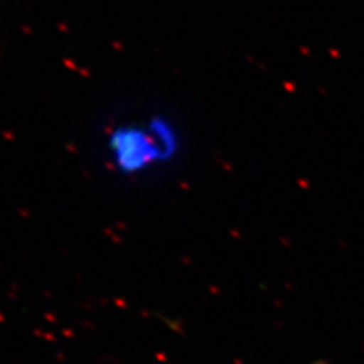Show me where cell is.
I'll return each instance as SVG.
<instances>
[{"label": "cell", "mask_w": 364, "mask_h": 364, "mask_svg": "<svg viewBox=\"0 0 364 364\" xmlns=\"http://www.w3.org/2000/svg\"><path fill=\"white\" fill-rule=\"evenodd\" d=\"M317 364H323V363H317Z\"/></svg>", "instance_id": "obj_1"}]
</instances>
